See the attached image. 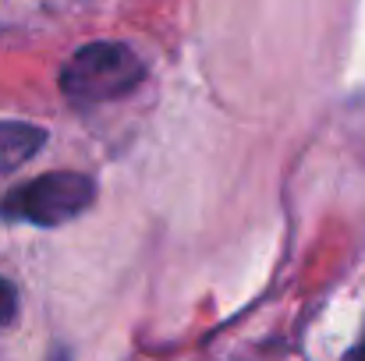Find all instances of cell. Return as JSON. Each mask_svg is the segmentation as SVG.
<instances>
[{"instance_id": "cell-1", "label": "cell", "mask_w": 365, "mask_h": 361, "mask_svg": "<svg viewBox=\"0 0 365 361\" xmlns=\"http://www.w3.org/2000/svg\"><path fill=\"white\" fill-rule=\"evenodd\" d=\"M145 68L138 61V53L124 43H89L82 46L61 71V93L78 103V107H93V103H110L121 100L131 89H138Z\"/></svg>"}, {"instance_id": "cell-2", "label": "cell", "mask_w": 365, "mask_h": 361, "mask_svg": "<svg viewBox=\"0 0 365 361\" xmlns=\"http://www.w3.org/2000/svg\"><path fill=\"white\" fill-rule=\"evenodd\" d=\"M93 199H96V184L86 174L53 170V174H43V177L21 184L18 192H11L0 209H4V216L29 220L36 227H61V224L82 216L93 206Z\"/></svg>"}, {"instance_id": "cell-3", "label": "cell", "mask_w": 365, "mask_h": 361, "mask_svg": "<svg viewBox=\"0 0 365 361\" xmlns=\"http://www.w3.org/2000/svg\"><path fill=\"white\" fill-rule=\"evenodd\" d=\"M46 145V131L21 120H0V174L18 170Z\"/></svg>"}, {"instance_id": "cell-4", "label": "cell", "mask_w": 365, "mask_h": 361, "mask_svg": "<svg viewBox=\"0 0 365 361\" xmlns=\"http://www.w3.org/2000/svg\"><path fill=\"white\" fill-rule=\"evenodd\" d=\"M14 312H18V294H14V287L0 276V326H11V323H14Z\"/></svg>"}, {"instance_id": "cell-5", "label": "cell", "mask_w": 365, "mask_h": 361, "mask_svg": "<svg viewBox=\"0 0 365 361\" xmlns=\"http://www.w3.org/2000/svg\"><path fill=\"white\" fill-rule=\"evenodd\" d=\"M351 358H365V340L359 344V347H355V351H351Z\"/></svg>"}]
</instances>
